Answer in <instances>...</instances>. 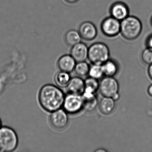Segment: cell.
I'll return each instance as SVG.
<instances>
[{
    "instance_id": "cell-5",
    "label": "cell",
    "mask_w": 152,
    "mask_h": 152,
    "mask_svg": "<svg viewBox=\"0 0 152 152\" xmlns=\"http://www.w3.org/2000/svg\"><path fill=\"white\" fill-rule=\"evenodd\" d=\"M99 90L101 95L104 97L113 98L119 94V83L113 77L106 76L100 81Z\"/></svg>"
},
{
    "instance_id": "cell-24",
    "label": "cell",
    "mask_w": 152,
    "mask_h": 152,
    "mask_svg": "<svg viewBox=\"0 0 152 152\" xmlns=\"http://www.w3.org/2000/svg\"><path fill=\"white\" fill-rule=\"evenodd\" d=\"M148 74L150 79L152 80V64L150 65L148 67Z\"/></svg>"
},
{
    "instance_id": "cell-1",
    "label": "cell",
    "mask_w": 152,
    "mask_h": 152,
    "mask_svg": "<svg viewBox=\"0 0 152 152\" xmlns=\"http://www.w3.org/2000/svg\"><path fill=\"white\" fill-rule=\"evenodd\" d=\"M65 97L64 92L60 88L55 85L47 84L41 89L39 99L43 109L52 113L61 109L64 105Z\"/></svg>"
},
{
    "instance_id": "cell-27",
    "label": "cell",
    "mask_w": 152,
    "mask_h": 152,
    "mask_svg": "<svg viewBox=\"0 0 152 152\" xmlns=\"http://www.w3.org/2000/svg\"><path fill=\"white\" fill-rule=\"evenodd\" d=\"M101 151H103V152H105V150H104V149H101V150H100V149H99V150H97V151H96V152H101Z\"/></svg>"
},
{
    "instance_id": "cell-28",
    "label": "cell",
    "mask_w": 152,
    "mask_h": 152,
    "mask_svg": "<svg viewBox=\"0 0 152 152\" xmlns=\"http://www.w3.org/2000/svg\"><path fill=\"white\" fill-rule=\"evenodd\" d=\"M1 120H0V129L1 128Z\"/></svg>"
},
{
    "instance_id": "cell-13",
    "label": "cell",
    "mask_w": 152,
    "mask_h": 152,
    "mask_svg": "<svg viewBox=\"0 0 152 152\" xmlns=\"http://www.w3.org/2000/svg\"><path fill=\"white\" fill-rule=\"evenodd\" d=\"M66 87L69 93L82 95L85 91V83L80 77H75L71 78Z\"/></svg>"
},
{
    "instance_id": "cell-18",
    "label": "cell",
    "mask_w": 152,
    "mask_h": 152,
    "mask_svg": "<svg viewBox=\"0 0 152 152\" xmlns=\"http://www.w3.org/2000/svg\"><path fill=\"white\" fill-rule=\"evenodd\" d=\"M69 73L61 72L57 73L55 77V80L58 86L61 88L66 87L71 80Z\"/></svg>"
},
{
    "instance_id": "cell-25",
    "label": "cell",
    "mask_w": 152,
    "mask_h": 152,
    "mask_svg": "<svg viewBox=\"0 0 152 152\" xmlns=\"http://www.w3.org/2000/svg\"><path fill=\"white\" fill-rule=\"evenodd\" d=\"M148 92L149 96L152 97V84L150 85L148 89Z\"/></svg>"
},
{
    "instance_id": "cell-20",
    "label": "cell",
    "mask_w": 152,
    "mask_h": 152,
    "mask_svg": "<svg viewBox=\"0 0 152 152\" xmlns=\"http://www.w3.org/2000/svg\"><path fill=\"white\" fill-rule=\"evenodd\" d=\"M85 89L84 91L95 93L99 89V83L97 79L90 77L84 81Z\"/></svg>"
},
{
    "instance_id": "cell-9",
    "label": "cell",
    "mask_w": 152,
    "mask_h": 152,
    "mask_svg": "<svg viewBox=\"0 0 152 152\" xmlns=\"http://www.w3.org/2000/svg\"><path fill=\"white\" fill-rule=\"evenodd\" d=\"M82 39L87 41L94 39L97 34L96 27L91 22H85L81 23L78 30Z\"/></svg>"
},
{
    "instance_id": "cell-6",
    "label": "cell",
    "mask_w": 152,
    "mask_h": 152,
    "mask_svg": "<svg viewBox=\"0 0 152 152\" xmlns=\"http://www.w3.org/2000/svg\"><path fill=\"white\" fill-rule=\"evenodd\" d=\"M63 107L68 113H79L83 108L82 96L81 95L69 93L65 96Z\"/></svg>"
},
{
    "instance_id": "cell-2",
    "label": "cell",
    "mask_w": 152,
    "mask_h": 152,
    "mask_svg": "<svg viewBox=\"0 0 152 152\" xmlns=\"http://www.w3.org/2000/svg\"><path fill=\"white\" fill-rule=\"evenodd\" d=\"M142 30V23L136 17L129 16L121 22L120 33L126 39L132 40L137 39Z\"/></svg>"
},
{
    "instance_id": "cell-4",
    "label": "cell",
    "mask_w": 152,
    "mask_h": 152,
    "mask_svg": "<svg viewBox=\"0 0 152 152\" xmlns=\"http://www.w3.org/2000/svg\"><path fill=\"white\" fill-rule=\"evenodd\" d=\"M18 145V138L15 132L8 127L0 129V150L3 152H12Z\"/></svg>"
},
{
    "instance_id": "cell-11",
    "label": "cell",
    "mask_w": 152,
    "mask_h": 152,
    "mask_svg": "<svg viewBox=\"0 0 152 152\" xmlns=\"http://www.w3.org/2000/svg\"><path fill=\"white\" fill-rule=\"evenodd\" d=\"M111 16L120 21L129 16V9L127 5L122 2H116L110 9Z\"/></svg>"
},
{
    "instance_id": "cell-23",
    "label": "cell",
    "mask_w": 152,
    "mask_h": 152,
    "mask_svg": "<svg viewBox=\"0 0 152 152\" xmlns=\"http://www.w3.org/2000/svg\"><path fill=\"white\" fill-rule=\"evenodd\" d=\"M147 45L148 48H152V35L150 36L148 39L147 41Z\"/></svg>"
},
{
    "instance_id": "cell-10",
    "label": "cell",
    "mask_w": 152,
    "mask_h": 152,
    "mask_svg": "<svg viewBox=\"0 0 152 152\" xmlns=\"http://www.w3.org/2000/svg\"><path fill=\"white\" fill-rule=\"evenodd\" d=\"M88 48L85 43L80 42L72 47L71 55L76 62H83L88 58Z\"/></svg>"
},
{
    "instance_id": "cell-16",
    "label": "cell",
    "mask_w": 152,
    "mask_h": 152,
    "mask_svg": "<svg viewBox=\"0 0 152 152\" xmlns=\"http://www.w3.org/2000/svg\"><path fill=\"white\" fill-rule=\"evenodd\" d=\"M81 39L79 31L74 30L67 31L64 37L65 42L66 44L72 47L80 42Z\"/></svg>"
},
{
    "instance_id": "cell-12",
    "label": "cell",
    "mask_w": 152,
    "mask_h": 152,
    "mask_svg": "<svg viewBox=\"0 0 152 152\" xmlns=\"http://www.w3.org/2000/svg\"><path fill=\"white\" fill-rule=\"evenodd\" d=\"M83 99V109L87 112H92L96 108L98 105L97 97L95 93L84 91L82 95Z\"/></svg>"
},
{
    "instance_id": "cell-14",
    "label": "cell",
    "mask_w": 152,
    "mask_h": 152,
    "mask_svg": "<svg viewBox=\"0 0 152 152\" xmlns=\"http://www.w3.org/2000/svg\"><path fill=\"white\" fill-rule=\"evenodd\" d=\"M76 61L71 55H64L58 61V67L60 71L70 73L74 70Z\"/></svg>"
},
{
    "instance_id": "cell-7",
    "label": "cell",
    "mask_w": 152,
    "mask_h": 152,
    "mask_svg": "<svg viewBox=\"0 0 152 152\" xmlns=\"http://www.w3.org/2000/svg\"><path fill=\"white\" fill-rule=\"evenodd\" d=\"M102 32L107 37H113L121 32V21L111 16L104 19L101 25Z\"/></svg>"
},
{
    "instance_id": "cell-17",
    "label": "cell",
    "mask_w": 152,
    "mask_h": 152,
    "mask_svg": "<svg viewBox=\"0 0 152 152\" xmlns=\"http://www.w3.org/2000/svg\"><path fill=\"white\" fill-rule=\"evenodd\" d=\"M104 74L106 76L113 77L118 72L117 64L113 60H108L102 65Z\"/></svg>"
},
{
    "instance_id": "cell-3",
    "label": "cell",
    "mask_w": 152,
    "mask_h": 152,
    "mask_svg": "<svg viewBox=\"0 0 152 152\" xmlns=\"http://www.w3.org/2000/svg\"><path fill=\"white\" fill-rule=\"evenodd\" d=\"M110 52L108 47L102 42H96L88 48V58L93 64L101 65L109 60Z\"/></svg>"
},
{
    "instance_id": "cell-22",
    "label": "cell",
    "mask_w": 152,
    "mask_h": 152,
    "mask_svg": "<svg viewBox=\"0 0 152 152\" xmlns=\"http://www.w3.org/2000/svg\"><path fill=\"white\" fill-rule=\"evenodd\" d=\"M141 59L146 64H152V48H148L143 50L141 54Z\"/></svg>"
},
{
    "instance_id": "cell-8",
    "label": "cell",
    "mask_w": 152,
    "mask_h": 152,
    "mask_svg": "<svg viewBox=\"0 0 152 152\" xmlns=\"http://www.w3.org/2000/svg\"><path fill=\"white\" fill-rule=\"evenodd\" d=\"M51 126L56 129L61 130L64 129L68 123L67 113L64 110L59 109L52 112L49 118Z\"/></svg>"
},
{
    "instance_id": "cell-21",
    "label": "cell",
    "mask_w": 152,
    "mask_h": 152,
    "mask_svg": "<svg viewBox=\"0 0 152 152\" xmlns=\"http://www.w3.org/2000/svg\"><path fill=\"white\" fill-rule=\"evenodd\" d=\"M88 74L90 77L98 80L104 75L103 68L101 65L93 64L90 67Z\"/></svg>"
},
{
    "instance_id": "cell-15",
    "label": "cell",
    "mask_w": 152,
    "mask_h": 152,
    "mask_svg": "<svg viewBox=\"0 0 152 152\" xmlns=\"http://www.w3.org/2000/svg\"><path fill=\"white\" fill-rule=\"evenodd\" d=\"M115 107V100L112 97H104L100 100L99 104V110L104 115L110 114Z\"/></svg>"
},
{
    "instance_id": "cell-19",
    "label": "cell",
    "mask_w": 152,
    "mask_h": 152,
    "mask_svg": "<svg viewBox=\"0 0 152 152\" xmlns=\"http://www.w3.org/2000/svg\"><path fill=\"white\" fill-rule=\"evenodd\" d=\"M90 66L85 61L78 62L75 67V72L79 77H84L88 74Z\"/></svg>"
},
{
    "instance_id": "cell-26",
    "label": "cell",
    "mask_w": 152,
    "mask_h": 152,
    "mask_svg": "<svg viewBox=\"0 0 152 152\" xmlns=\"http://www.w3.org/2000/svg\"><path fill=\"white\" fill-rule=\"evenodd\" d=\"M65 1L69 3H75L78 1L79 0H65Z\"/></svg>"
},
{
    "instance_id": "cell-29",
    "label": "cell",
    "mask_w": 152,
    "mask_h": 152,
    "mask_svg": "<svg viewBox=\"0 0 152 152\" xmlns=\"http://www.w3.org/2000/svg\"><path fill=\"white\" fill-rule=\"evenodd\" d=\"M151 23H152V19H151Z\"/></svg>"
}]
</instances>
